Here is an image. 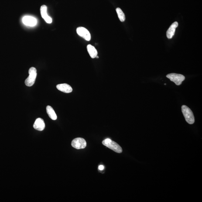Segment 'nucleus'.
<instances>
[{"instance_id":"nucleus-14","label":"nucleus","mask_w":202,"mask_h":202,"mask_svg":"<svg viewBox=\"0 0 202 202\" xmlns=\"http://www.w3.org/2000/svg\"><path fill=\"white\" fill-rule=\"evenodd\" d=\"M116 10L119 20L121 22H124L125 20V17L123 12L119 8H117Z\"/></svg>"},{"instance_id":"nucleus-16","label":"nucleus","mask_w":202,"mask_h":202,"mask_svg":"<svg viewBox=\"0 0 202 202\" xmlns=\"http://www.w3.org/2000/svg\"><path fill=\"white\" fill-rule=\"evenodd\" d=\"M96 58H98L99 57H98V56H96Z\"/></svg>"},{"instance_id":"nucleus-12","label":"nucleus","mask_w":202,"mask_h":202,"mask_svg":"<svg viewBox=\"0 0 202 202\" xmlns=\"http://www.w3.org/2000/svg\"><path fill=\"white\" fill-rule=\"evenodd\" d=\"M87 49L88 52L89 54L90 55L91 58H95L96 56H97V54H98L96 48L92 45L89 44L87 46Z\"/></svg>"},{"instance_id":"nucleus-15","label":"nucleus","mask_w":202,"mask_h":202,"mask_svg":"<svg viewBox=\"0 0 202 202\" xmlns=\"http://www.w3.org/2000/svg\"><path fill=\"white\" fill-rule=\"evenodd\" d=\"M104 169V167L103 166V165H100L98 167V169L100 170H103Z\"/></svg>"},{"instance_id":"nucleus-3","label":"nucleus","mask_w":202,"mask_h":202,"mask_svg":"<svg viewBox=\"0 0 202 202\" xmlns=\"http://www.w3.org/2000/svg\"><path fill=\"white\" fill-rule=\"evenodd\" d=\"M29 75L25 81V84L28 87H31L35 83L37 77V70L35 68L32 67L29 70Z\"/></svg>"},{"instance_id":"nucleus-9","label":"nucleus","mask_w":202,"mask_h":202,"mask_svg":"<svg viewBox=\"0 0 202 202\" xmlns=\"http://www.w3.org/2000/svg\"><path fill=\"white\" fill-rule=\"evenodd\" d=\"M33 128L38 131L43 130L45 128V124L43 120L41 118L37 119L33 124Z\"/></svg>"},{"instance_id":"nucleus-5","label":"nucleus","mask_w":202,"mask_h":202,"mask_svg":"<svg viewBox=\"0 0 202 202\" xmlns=\"http://www.w3.org/2000/svg\"><path fill=\"white\" fill-rule=\"evenodd\" d=\"M71 145L73 148L76 149H83L87 146V142L84 138H78L73 139Z\"/></svg>"},{"instance_id":"nucleus-2","label":"nucleus","mask_w":202,"mask_h":202,"mask_svg":"<svg viewBox=\"0 0 202 202\" xmlns=\"http://www.w3.org/2000/svg\"><path fill=\"white\" fill-rule=\"evenodd\" d=\"M102 144L104 146L112 150L113 151L118 153H121L122 152V149L121 147L117 143L109 138L104 140L102 142Z\"/></svg>"},{"instance_id":"nucleus-10","label":"nucleus","mask_w":202,"mask_h":202,"mask_svg":"<svg viewBox=\"0 0 202 202\" xmlns=\"http://www.w3.org/2000/svg\"><path fill=\"white\" fill-rule=\"evenodd\" d=\"M57 89L63 93H69L73 91L72 87L67 84H62L57 85L56 86Z\"/></svg>"},{"instance_id":"nucleus-4","label":"nucleus","mask_w":202,"mask_h":202,"mask_svg":"<svg viewBox=\"0 0 202 202\" xmlns=\"http://www.w3.org/2000/svg\"><path fill=\"white\" fill-rule=\"evenodd\" d=\"M166 77L169 79L171 81L173 82L177 85H180L182 82L184 81L185 78L183 75L175 73L168 74Z\"/></svg>"},{"instance_id":"nucleus-17","label":"nucleus","mask_w":202,"mask_h":202,"mask_svg":"<svg viewBox=\"0 0 202 202\" xmlns=\"http://www.w3.org/2000/svg\"><path fill=\"white\" fill-rule=\"evenodd\" d=\"M164 85H166V84H165Z\"/></svg>"},{"instance_id":"nucleus-7","label":"nucleus","mask_w":202,"mask_h":202,"mask_svg":"<svg viewBox=\"0 0 202 202\" xmlns=\"http://www.w3.org/2000/svg\"><path fill=\"white\" fill-rule=\"evenodd\" d=\"M22 22L27 26L33 27L36 26L37 21L36 18L31 16H25L22 18Z\"/></svg>"},{"instance_id":"nucleus-1","label":"nucleus","mask_w":202,"mask_h":202,"mask_svg":"<svg viewBox=\"0 0 202 202\" xmlns=\"http://www.w3.org/2000/svg\"><path fill=\"white\" fill-rule=\"evenodd\" d=\"M182 111L186 122L190 124L194 123V117L191 109L187 106L183 105L182 107Z\"/></svg>"},{"instance_id":"nucleus-13","label":"nucleus","mask_w":202,"mask_h":202,"mask_svg":"<svg viewBox=\"0 0 202 202\" xmlns=\"http://www.w3.org/2000/svg\"><path fill=\"white\" fill-rule=\"evenodd\" d=\"M46 112H47L49 118L53 120H56L57 119V116H56L54 110L52 108V107L51 106H48L46 107Z\"/></svg>"},{"instance_id":"nucleus-6","label":"nucleus","mask_w":202,"mask_h":202,"mask_svg":"<svg viewBox=\"0 0 202 202\" xmlns=\"http://www.w3.org/2000/svg\"><path fill=\"white\" fill-rule=\"evenodd\" d=\"M77 32L79 36L87 41L91 40V34L87 29L84 27H79L77 28Z\"/></svg>"},{"instance_id":"nucleus-11","label":"nucleus","mask_w":202,"mask_h":202,"mask_svg":"<svg viewBox=\"0 0 202 202\" xmlns=\"http://www.w3.org/2000/svg\"><path fill=\"white\" fill-rule=\"evenodd\" d=\"M178 26V23L177 22H175L171 25L170 27L168 30L167 32V36L168 38L171 39L174 35L175 30Z\"/></svg>"},{"instance_id":"nucleus-8","label":"nucleus","mask_w":202,"mask_h":202,"mask_svg":"<svg viewBox=\"0 0 202 202\" xmlns=\"http://www.w3.org/2000/svg\"><path fill=\"white\" fill-rule=\"evenodd\" d=\"M40 11L42 18L46 22L49 24L51 23L52 22V19L48 15L47 7L45 5H42L41 7Z\"/></svg>"}]
</instances>
